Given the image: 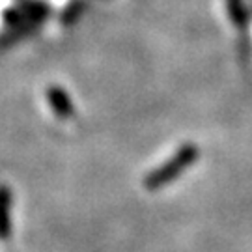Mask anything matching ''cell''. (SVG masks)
I'll list each match as a JSON object with an SVG mask.
<instances>
[{"mask_svg": "<svg viewBox=\"0 0 252 252\" xmlns=\"http://www.w3.org/2000/svg\"><path fill=\"white\" fill-rule=\"evenodd\" d=\"M192 159V152L190 150H185V152H181L178 157H174L166 166H162L159 170H155L152 176H148V180H146V187L148 189H157V187H161L164 185L166 181H170L178 172L187 164V162Z\"/></svg>", "mask_w": 252, "mask_h": 252, "instance_id": "obj_1", "label": "cell"}, {"mask_svg": "<svg viewBox=\"0 0 252 252\" xmlns=\"http://www.w3.org/2000/svg\"><path fill=\"white\" fill-rule=\"evenodd\" d=\"M11 190L6 185H0V241H6L11 234Z\"/></svg>", "mask_w": 252, "mask_h": 252, "instance_id": "obj_2", "label": "cell"}, {"mask_svg": "<svg viewBox=\"0 0 252 252\" xmlns=\"http://www.w3.org/2000/svg\"><path fill=\"white\" fill-rule=\"evenodd\" d=\"M47 95H49V103H51V107H53V110L58 114V116L63 118V120H67V118L73 116L75 108H73V105H71V99L67 97V94H65L62 88L53 86V88H49Z\"/></svg>", "mask_w": 252, "mask_h": 252, "instance_id": "obj_3", "label": "cell"}]
</instances>
